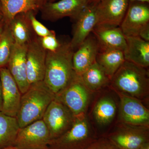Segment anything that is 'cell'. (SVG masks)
I'll list each match as a JSON object with an SVG mask.
<instances>
[{
    "instance_id": "9a60e30c",
    "label": "cell",
    "mask_w": 149,
    "mask_h": 149,
    "mask_svg": "<svg viewBox=\"0 0 149 149\" xmlns=\"http://www.w3.org/2000/svg\"><path fill=\"white\" fill-rule=\"evenodd\" d=\"M72 21L74 24L70 43L75 51L96 26V4H90L86 6Z\"/></svg>"
},
{
    "instance_id": "ffe728a7",
    "label": "cell",
    "mask_w": 149,
    "mask_h": 149,
    "mask_svg": "<svg viewBox=\"0 0 149 149\" xmlns=\"http://www.w3.org/2000/svg\"><path fill=\"white\" fill-rule=\"evenodd\" d=\"M15 44L27 45L37 36L31 26L28 12L17 15L8 24Z\"/></svg>"
},
{
    "instance_id": "2e32d148",
    "label": "cell",
    "mask_w": 149,
    "mask_h": 149,
    "mask_svg": "<svg viewBox=\"0 0 149 149\" xmlns=\"http://www.w3.org/2000/svg\"><path fill=\"white\" fill-rule=\"evenodd\" d=\"M27 45L15 44L6 66L16 82L22 94L25 93L30 86L27 80L26 66Z\"/></svg>"
},
{
    "instance_id": "484cf974",
    "label": "cell",
    "mask_w": 149,
    "mask_h": 149,
    "mask_svg": "<svg viewBox=\"0 0 149 149\" xmlns=\"http://www.w3.org/2000/svg\"><path fill=\"white\" fill-rule=\"evenodd\" d=\"M15 44L9 25L5 24L0 34V69L6 67Z\"/></svg>"
},
{
    "instance_id": "7a4b0ae2",
    "label": "cell",
    "mask_w": 149,
    "mask_h": 149,
    "mask_svg": "<svg viewBox=\"0 0 149 149\" xmlns=\"http://www.w3.org/2000/svg\"><path fill=\"white\" fill-rule=\"evenodd\" d=\"M149 76L146 68L125 60L112 77L110 86L116 92L141 100L148 97Z\"/></svg>"
},
{
    "instance_id": "7c38bea8",
    "label": "cell",
    "mask_w": 149,
    "mask_h": 149,
    "mask_svg": "<svg viewBox=\"0 0 149 149\" xmlns=\"http://www.w3.org/2000/svg\"><path fill=\"white\" fill-rule=\"evenodd\" d=\"M120 99L121 123L128 125L149 126V111L141 100L116 92Z\"/></svg>"
},
{
    "instance_id": "6da1fadb",
    "label": "cell",
    "mask_w": 149,
    "mask_h": 149,
    "mask_svg": "<svg viewBox=\"0 0 149 149\" xmlns=\"http://www.w3.org/2000/svg\"><path fill=\"white\" fill-rule=\"evenodd\" d=\"M74 52L70 41L61 42L55 51H47L43 82L55 95L66 86L75 73L72 65Z\"/></svg>"
},
{
    "instance_id": "4316f807",
    "label": "cell",
    "mask_w": 149,
    "mask_h": 149,
    "mask_svg": "<svg viewBox=\"0 0 149 149\" xmlns=\"http://www.w3.org/2000/svg\"><path fill=\"white\" fill-rule=\"evenodd\" d=\"M37 12L30 11L28 12V16L31 26L35 35L37 37H42L53 34L55 32L52 30H50L45 25L42 24L36 18Z\"/></svg>"
},
{
    "instance_id": "7402d4cb",
    "label": "cell",
    "mask_w": 149,
    "mask_h": 149,
    "mask_svg": "<svg viewBox=\"0 0 149 149\" xmlns=\"http://www.w3.org/2000/svg\"><path fill=\"white\" fill-rule=\"evenodd\" d=\"M81 76L85 86L91 92L98 91L110 84L111 79L96 61Z\"/></svg>"
},
{
    "instance_id": "8fae6325",
    "label": "cell",
    "mask_w": 149,
    "mask_h": 149,
    "mask_svg": "<svg viewBox=\"0 0 149 149\" xmlns=\"http://www.w3.org/2000/svg\"><path fill=\"white\" fill-rule=\"evenodd\" d=\"M47 51L39 37L35 36L28 44L26 52L27 80L29 85L43 81L46 69Z\"/></svg>"
},
{
    "instance_id": "603a6c76",
    "label": "cell",
    "mask_w": 149,
    "mask_h": 149,
    "mask_svg": "<svg viewBox=\"0 0 149 149\" xmlns=\"http://www.w3.org/2000/svg\"><path fill=\"white\" fill-rule=\"evenodd\" d=\"M125 61L123 52L116 49L100 51L96 58L111 80Z\"/></svg>"
},
{
    "instance_id": "5bb4252c",
    "label": "cell",
    "mask_w": 149,
    "mask_h": 149,
    "mask_svg": "<svg viewBox=\"0 0 149 149\" xmlns=\"http://www.w3.org/2000/svg\"><path fill=\"white\" fill-rule=\"evenodd\" d=\"M0 80L3 100L1 112L6 115L16 117L22 94L6 67L0 69Z\"/></svg>"
},
{
    "instance_id": "4dcf8cb0",
    "label": "cell",
    "mask_w": 149,
    "mask_h": 149,
    "mask_svg": "<svg viewBox=\"0 0 149 149\" xmlns=\"http://www.w3.org/2000/svg\"><path fill=\"white\" fill-rule=\"evenodd\" d=\"M3 100L2 94L1 84L0 80V112L1 111L2 108Z\"/></svg>"
},
{
    "instance_id": "1f68e13d",
    "label": "cell",
    "mask_w": 149,
    "mask_h": 149,
    "mask_svg": "<svg viewBox=\"0 0 149 149\" xmlns=\"http://www.w3.org/2000/svg\"><path fill=\"white\" fill-rule=\"evenodd\" d=\"M37 5H38V7H39V10L40 8L42 7V6L45 3L47 2L48 0H37Z\"/></svg>"
},
{
    "instance_id": "836d02e7",
    "label": "cell",
    "mask_w": 149,
    "mask_h": 149,
    "mask_svg": "<svg viewBox=\"0 0 149 149\" xmlns=\"http://www.w3.org/2000/svg\"><path fill=\"white\" fill-rule=\"evenodd\" d=\"M58 1V0H48L47 2H51L55 1ZM100 1V0H88L90 3L93 4H96L98 3Z\"/></svg>"
},
{
    "instance_id": "d6986e66",
    "label": "cell",
    "mask_w": 149,
    "mask_h": 149,
    "mask_svg": "<svg viewBox=\"0 0 149 149\" xmlns=\"http://www.w3.org/2000/svg\"><path fill=\"white\" fill-rule=\"evenodd\" d=\"M125 38L126 47L123 51L125 60L148 68L149 66V42L139 36Z\"/></svg>"
},
{
    "instance_id": "83f0119b",
    "label": "cell",
    "mask_w": 149,
    "mask_h": 149,
    "mask_svg": "<svg viewBox=\"0 0 149 149\" xmlns=\"http://www.w3.org/2000/svg\"><path fill=\"white\" fill-rule=\"evenodd\" d=\"M39 38L42 45L47 51L53 52L60 45L61 42L57 38L56 32L45 37Z\"/></svg>"
},
{
    "instance_id": "d4e9b609",
    "label": "cell",
    "mask_w": 149,
    "mask_h": 149,
    "mask_svg": "<svg viewBox=\"0 0 149 149\" xmlns=\"http://www.w3.org/2000/svg\"><path fill=\"white\" fill-rule=\"evenodd\" d=\"M116 104L109 97H103L97 102L93 114L96 122L101 125H107L113 120L116 113Z\"/></svg>"
},
{
    "instance_id": "4fadbf2b",
    "label": "cell",
    "mask_w": 149,
    "mask_h": 149,
    "mask_svg": "<svg viewBox=\"0 0 149 149\" xmlns=\"http://www.w3.org/2000/svg\"><path fill=\"white\" fill-rule=\"evenodd\" d=\"M149 24V3L129 2L120 29L125 37L139 36L141 29Z\"/></svg>"
},
{
    "instance_id": "52a82bcc",
    "label": "cell",
    "mask_w": 149,
    "mask_h": 149,
    "mask_svg": "<svg viewBox=\"0 0 149 149\" xmlns=\"http://www.w3.org/2000/svg\"><path fill=\"white\" fill-rule=\"evenodd\" d=\"M48 128L42 119L19 128L14 146L20 149H49Z\"/></svg>"
},
{
    "instance_id": "e0dca14e",
    "label": "cell",
    "mask_w": 149,
    "mask_h": 149,
    "mask_svg": "<svg viewBox=\"0 0 149 149\" xmlns=\"http://www.w3.org/2000/svg\"><path fill=\"white\" fill-rule=\"evenodd\" d=\"M99 51L97 41L91 34L73 53L72 65L74 72L81 76L96 61Z\"/></svg>"
},
{
    "instance_id": "3957f363",
    "label": "cell",
    "mask_w": 149,
    "mask_h": 149,
    "mask_svg": "<svg viewBox=\"0 0 149 149\" xmlns=\"http://www.w3.org/2000/svg\"><path fill=\"white\" fill-rule=\"evenodd\" d=\"M55 94L43 81L30 85L22 95L16 116L19 128H23L42 118L49 105L55 99Z\"/></svg>"
},
{
    "instance_id": "277c9868",
    "label": "cell",
    "mask_w": 149,
    "mask_h": 149,
    "mask_svg": "<svg viewBox=\"0 0 149 149\" xmlns=\"http://www.w3.org/2000/svg\"><path fill=\"white\" fill-rule=\"evenodd\" d=\"M95 140L86 113L75 116L71 128L56 139L51 140L49 149H85Z\"/></svg>"
},
{
    "instance_id": "8992f818",
    "label": "cell",
    "mask_w": 149,
    "mask_h": 149,
    "mask_svg": "<svg viewBox=\"0 0 149 149\" xmlns=\"http://www.w3.org/2000/svg\"><path fill=\"white\" fill-rule=\"evenodd\" d=\"M75 118L69 109L55 97L46 110L42 120L48 128L51 141L69 130Z\"/></svg>"
},
{
    "instance_id": "cb8c5ba5",
    "label": "cell",
    "mask_w": 149,
    "mask_h": 149,
    "mask_svg": "<svg viewBox=\"0 0 149 149\" xmlns=\"http://www.w3.org/2000/svg\"><path fill=\"white\" fill-rule=\"evenodd\" d=\"M19 128L16 117L0 112V149L14 146Z\"/></svg>"
},
{
    "instance_id": "8d00e7d4",
    "label": "cell",
    "mask_w": 149,
    "mask_h": 149,
    "mask_svg": "<svg viewBox=\"0 0 149 149\" xmlns=\"http://www.w3.org/2000/svg\"><path fill=\"white\" fill-rule=\"evenodd\" d=\"M1 149H20L18 148H17V147L15 146H10L8 147H7V148H4Z\"/></svg>"
},
{
    "instance_id": "5b68a950",
    "label": "cell",
    "mask_w": 149,
    "mask_h": 149,
    "mask_svg": "<svg viewBox=\"0 0 149 149\" xmlns=\"http://www.w3.org/2000/svg\"><path fill=\"white\" fill-rule=\"evenodd\" d=\"M91 92L85 86L81 76L75 73L66 86L56 94L55 99L77 116L86 113Z\"/></svg>"
},
{
    "instance_id": "ba28073f",
    "label": "cell",
    "mask_w": 149,
    "mask_h": 149,
    "mask_svg": "<svg viewBox=\"0 0 149 149\" xmlns=\"http://www.w3.org/2000/svg\"><path fill=\"white\" fill-rule=\"evenodd\" d=\"M149 126H137L120 123L109 139L121 149H139L148 142Z\"/></svg>"
},
{
    "instance_id": "30bf717a",
    "label": "cell",
    "mask_w": 149,
    "mask_h": 149,
    "mask_svg": "<svg viewBox=\"0 0 149 149\" xmlns=\"http://www.w3.org/2000/svg\"><path fill=\"white\" fill-rule=\"evenodd\" d=\"M129 4V0H100L96 4V26L119 27Z\"/></svg>"
},
{
    "instance_id": "f1b7e54d",
    "label": "cell",
    "mask_w": 149,
    "mask_h": 149,
    "mask_svg": "<svg viewBox=\"0 0 149 149\" xmlns=\"http://www.w3.org/2000/svg\"><path fill=\"white\" fill-rule=\"evenodd\" d=\"M85 149H121L109 139L95 140Z\"/></svg>"
},
{
    "instance_id": "74e56055",
    "label": "cell",
    "mask_w": 149,
    "mask_h": 149,
    "mask_svg": "<svg viewBox=\"0 0 149 149\" xmlns=\"http://www.w3.org/2000/svg\"><path fill=\"white\" fill-rule=\"evenodd\" d=\"M3 18V13L2 12L1 7V4H0V19Z\"/></svg>"
},
{
    "instance_id": "ac0fdd59",
    "label": "cell",
    "mask_w": 149,
    "mask_h": 149,
    "mask_svg": "<svg viewBox=\"0 0 149 149\" xmlns=\"http://www.w3.org/2000/svg\"><path fill=\"white\" fill-rule=\"evenodd\" d=\"M92 33L97 41L100 51L116 49L123 52L125 49V36L119 27L96 26Z\"/></svg>"
},
{
    "instance_id": "d6a6232c",
    "label": "cell",
    "mask_w": 149,
    "mask_h": 149,
    "mask_svg": "<svg viewBox=\"0 0 149 149\" xmlns=\"http://www.w3.org/2000/svg\"><path fill=\"white\" fill-rule=\"evenodd\" d=\"M5 24V23L3 19H0V34L2 32L4 27Z\"/></svg>"
},
{
    "instance_id": "f546056e",
    "label": "cell",
    "mask_w": 149,
    "mask_h": 149,
    "mask_svg": "<svg viewBox=\"0 0 149 149\" xmlns=\"http://www.w3.org/2000/svg\"><path fill=\"white\" fill-rule=\"evenodd\" d=\"M139 37L147 42H149V24L143 27L139 33Z\"/></svg>"
},
{
    "instance_id": "44dd1931",
    "label": "cell",
    "mask_w": 149,
    "mask_h": 149,
    "mask_svg": "<svg viewBox=\"0 0 149 149\" xmlns=\"http://www.w3.org/2000/svg\"><path fill=\"white\" fill-rule=\"evenodd\" d=\"M5 23L9 24L19 13L39 11L37 0H0Z\"/></svg>"
},
{
    "instance_id": "d590c367",
    "label": "cell",
    "mask_w": 149,
    "mask_h": 149,
    "mask_svg": "<svg viewBox=\"0 0 149 149\" xmlns=\"http://www.w3.org/2000/svg\"><path fill=\"white\" fill-rule=\"evenodd\" d=\"M139 149H149V142L144 144Z\"/></svg>"
},
{
    "instance_id": "9c48e42d",
    "label": "cell",
    "mask_w": 149,
    "mask_h": 149,
    "mask_svg": "<svg viewBox=\"0 0 149 149\" xmlns=\"http://www.w3.org/2000/svg\"><path fill=\"white\" fill-rule=\"evenodd\" d=\"M90 4L88 0H58L47 2L39 11L46 21L55 22L65 17L72 20Z\"/></svg>"
},
{
    "instance_id": "e575fe53",
    "label": "cell",
    "mask_w": 149,
    "mask_h": 149,
    "mask_svg": "<svg viewBox=\"0 0 149 149\" xmlns=\"http://www.w3.org/2000/svg\"><path fill=\"white\" fill-rule=\"evenodd\" d=\"M129 2H137L145 3H149V0H129Z\"/></svg>"
}]
</instances>
